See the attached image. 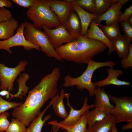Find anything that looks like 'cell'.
<instances>
[{
  "label": "cell",
  "instance_id": "30bf717a",
  "mask_svg": "<svg viewBox=\"0 0 132 132\" xmlns=\"http://www.w3.org/2000/svg\"><path fill=\"white\" fill-rule=\"evenodd\" d=\"M42 28L55 49L74 39L62 24L53 29H48L44 26H43Z\"/></svg>",
  "mask_w": 132,
  "mask_h": 132
},
{
  "label": "cell",
  "instance_id": "9a60e30c",
  "mask_svg": "<svg viewBox=\"0 0 132 132\" xmlns=\"http://www.w3.org/2000/svg\"><path fill=\"white\" fill-rule=\"evenodd\" d=\"M95 96V107L110 114L114 106L110 102L109 94L107 93L104 88L98 87L94 93Z\"/></svg>",
  "mask_w": 132,
  "mask_h": 132
},
{
  "label": "cell",
  "instance_id": "9c48e42d",
  "mask_svg": "<svg viewBox=\"0 0 132 132\" xmlns=\"http://www.w3.org/2000/svg\"><path fill=\"white\" fill-rule=\"evenodd\" d=\"M25 27V22L22 23L17 28L16 33L12 37L8 39L0 40V50H5L10 54L12 52L10 48L17 46H23L24 49L28 51L33 49L40 50L38 46L30 43L25 39L23 33Z\"/></svg>",
  "mask_w": 132,
  "mask_h": 132
},
{
  "label": "cell",
  "instance_id": "d6986e66",
  "mask_svg": "<svg viewBox=\"0 0 132 132\" xmlns=\"http://www.w3.org/2000/svg\"><path fill=\"white\" fill-rule=\"evenodd\" d=\"M55 98L52 99L49 104L31 122L29 127L27 129L26 132H41L45 123L51 117V115L48 114L45 116L43 119V117L45 113L52 105Z\"/></svg>",
  "mask_w": 132,
  "mask_h": 132
},
{
  "label": "cell",
  "instance_id": "8fae6325",
  "mask_svg": "<svg viewBox=\"0 0 132 132\" xmlns=\"http://www.w3.org/2000/svg\"><path fill=\"white\" fill-rule=\"evenodd\" d=\"M129 1L115 0L111 6L105 12L100 15H96L94 20L98 26L103 21H106V24L118 21L119 16L122 13L121 11L122 7Z\"/></svg>",
  "mask_w": 132,
  "mask_h": 132
},
{
  "label": "cell",
  "instance_id": "83f0119b",
  "mask_svg": "<svg viewBox=\"0 0 132 132\" xmlns=\"http://www.w3.org/2000/svg\"><path fill=\"white\" fill-rule=\"evenodd\" d=\"M26 126L21 121L13 118L5 132H26Z\"/></svg>",
  "mask_w": 132,
  "mask_h": 132
},
{
  "label": "cell",
  "instance_id": "4316f807",
  "mask_svg": "<svg viewBox=\"0 0 132 132\" xmlns=\"http://www.w3.org/2000/svg\"><path fill=\"white\" fill-rule=\"evenodd\" d=\"M115 0H94L95 12L96 16L101 15L111 6Z\"/></svg>",
  "mask_w": 132,
  "mask_h": 132
},
{
  "label": "cell",
  "instance_id": "60d3db41",
  "mask_svg": "<svg viewBox=\"0 0 132 132\" xmlns=\"http://www.w3.org/2000/svg\"><path fill=\"white\" fill-rule=\"evenodd\" d=\"M127 21L132 26V16L129 17L127 19Z\"/></svg>",
  "mask_w": 132,
  "mask_h": 132
},
{
  "label": "cell",
  "instance_id": "d590c367",
  "mask_svg": "<svg viewBox=\"0 0 132 132\" xmlns=\"http://www.w3.org/2000/svg\"><path fill=\"white\" fill-rule=\"evenodd\" d=\"M34 0H11L12 2L24 8L28 9L33 3Z\"/></svg>",
  "mask_w": 132,
  "mask_h": 132
},
{
  "label": "cell",
  "instance_id": "4fadbf2b",
  "mask_svg": "<svg viewBox=\"0 0 132 132\" xmlns=\"http://www.w3.org/2000/svg\"><path fill=\"white\" fill-rule=\"evenodd\" d=\"M108 68L107 73L108 76L105 79L94 83L95 87H101L105 86L113 85L118 86H132L128 82L120 80L118 77L123 74V72L120 70L114 69L113 67Z\"/></svg>",
  "mask_w": 132,
  "mask_h": 132
},
{
  "label": "cell",
  "instance_id": "74e56055",
  "mask_svg": "<svg viewBox=\"0 0 132 132\" xmlns=\"http://www.w3.org/2000/svg\"><path fill=\"white\" fill-rule=\"evenodd\" d=\"M10 94V92L7 90H3L0 91V95L3 96H6V98L7 99L9 98Z\"/></svg>",
  "mask_w": 132,
  "mask_h": 132
},
{
  "label": "cell",
  "instance_id": "277c9868",
  "mask_svg": "<svg viewBox=\"0 0 132 132\" xmlns=\"http://www.w3.org/2000/svg\"><path fill=\"white\" fill-rule=\"evenodd\" d=\"M115 64V62L111 61L100 62L90 59L87 64L86 68L79 76L74 78L69 74L66 75L64 77L62 86L67 88L76 86L80 90L86 89L89 95L93 96L96 88L91 79L95 71L102 67H113Z\"/></svg>",
  "mask_w": 132,
  "mask_h": 132
},
{
  "label": "cell",
  "instance_id": "ab89813d",
  "mask_svg": "<svg viewBox=\"0 0 132 132\" xmlns=\"http://www.w3.org/2000/svg\"><path fill=\"white\" fill-rule=\"evenodd\" d=\"M111 132H118L116 128V124H114L113 126Z\"/></svg>",
  "mask_w": 132,
  "mask_h": 132
},
{
  "label": "cell",
  "instance_id": "ffe728a7",
  "mask_svg": "<svg viewBox=\"0 0 132 132\" xmlns=\"http://www.w3.org/2000/svg\"><path fill=\"white\" fill-rule=\"evenodd\" d=\"M18 21L12 17L0 23V40L8 39L13 35L19 27Z\"/></svg>",
  "mask_w": 132,
  "mask_h": 132
},
{
  "label": "cell",
  "instance_id": "ee69618b",
  "mask_svg": "<svg viewBox=\"0 0 132 132\" xmlns=\"http://www.w3.org/2000/svg\"><path fill=\"white\" fill-rule=\"evenodd\" d=\"M87 132V130L86 131V132Z\"/></svg>",
  "mask_w": 132,
  "mask_h": 132
},
{
  "label": "cell",
  "instance_id": "8d00e7d4",
  "mask_svg": "<svg viewBox=\"0 0 132 132\" xmlns=\"http://www.w3.org/2000/svg\"><path fill=\"white\" fill-rule=\"evenodd\" d=\"M12 3L11 0H0V8H10L12 6Z\"/></svg>",
  "mask_w": 132,
  "mask_h": 132
},
{
  "label": "cell",
  "instance_id": "4dcf8cb0",
  "mask_svg": "<svg viewBox=\"0 0 132 132\" xmlns=\"http://www.w3.org/2000/svg\"><path fill=\"white\" fill-rule=\"evenodd\" d=\"M120 62L122 66L124 69H127L129 67L132 68V44L130 43L129 46V52L127 56L122 58Z\"/></svg>",
  "mask_w": 132,
  "mask_h": 132
},
{
  "label": "cell",
  "instance_id": "f35d334b",
  "mask_svg": "<svg viewBox=\"0 0 132 132\" xmlns=\"http://www.w3.org/2000/svg\"><path fill=\"white\" fill-rule=\"evenodd\" d=\"M132 128V122H128L127 124L123 125L122 127V130L123 131H125Z\"/></svg>",
  "mask_w": 132,
  "mask_h": 132
},
{
  "label": "cell",
  "instance_id": "d6a6232c",
  "mask_svg": "<svg viewBox=\"0 0 132 132\" xmlns=\"http://www.w3.org/2000/svg\"><path fill=\"white\" fill-rule=\"evenodd\" d=\"M9 113L5 112L0 115V132L6 131L10 122L8 119Z\"/></svg>",
  "mask_w": 132,
  "mask_h": 132
},
{
  "label": "cell",
  "instance_id": "3957f363",
  "mask_svg": "<svg viewBox=\"0 0 132 132\" xmlns=\"http://www.w3.org/2000/svg\"><path fill=\"white\" fill-rule=\"evenodd\" d=\"M27 18L35 28L41 30L43 26L50 29L61 25L50 7L47 0H34L26 12Z\"/></svg>",
  "mask_w": 132,
  "mask_h": 132
},
{
  "label": "cell",
  "instance_id": "ac0fdd59",
  "mask_svg": "<svg viewBox=\"0 0 132 132\" xmlns=\"http://www.w3.org/2000/svg\"><path fill=\"white\" fill-rule=\"evenodd\" d=\"M115 123L114 116L108 114L103 120L95 122L87 129V132H111Z\"/></svg>",
  "mask_w": 132,
  "mask_h": 132
},
{
  "label": "cell",
  "instance_id": "836d02e7",
  "mask_svg": "<svg viewBox=\"0 0 132 132\" xmlns=\"http://www.w3.org/2000/svg\"><path fill=\"white\" fill-rule=\"evenodd\" d=\"M12 17L11 12L5 7L0 8V23L9 20Z\"/></svg>",
  "mask_w": 132,
  "mask_h": 132
},
{
  "label": "cell",
  "instance_id": "f6af8a7d",
  "mask_svg": "<svg viewBox=\"0 0 132 132\" xmlns=\"http://www.w3.org/2000/svg\"></svg>",
  "mask_w": 132,
  "mask_h": 132
},
{
  "label": "cell",
  "instance_id": "2e32d148",
  "mask_svg": "<svg viewBox=\"0 0 132 132\" xmlns=\"http://www.w3.org/2000/svg\"><path fill=\"white\" fill-rule=\"evenodd\" d=\"M62 25L74 39L81 35L80 21L77 14L73 9Z\"/></svg>",
  "mask_w": 132,
  "mask_h": 132
},
{
  "label": "cell",
  "instance_id": "d4e9b609",
  "mask_svg": "<svg viewBox=\"0 0 132 132\" xmlns=\"http://www.w3.org/2000/svg\"><path fill=\"white\" fill-rule=\"evenodd\" d=\"M30 78L29 75L26 73H23L20 75L17 80L19 86L18 90L15 94H10V100L14 98H20L21 99L23 96L25 97L26 94L28 93L29 88L26 85V82Z\"/></svg>",
  "mask_w": 132,
  "mask_h": 132
},
{
  "label": "cell",
  "instance_id": "484cf974",
  "mask_svg": "<svg viewBox=\"0 0 132 132\" xmlns=\"http://www.w3.org/2000/svg\"><path fill=\"white\" fill-rule=\"evenodd\" d=\"M108 114L106 112L96 108L89 111L88 117L87 125L88 127L96 122L102 120Z\"/></svg>",
  "mask_w": 132,
  "mask_h": 132
},
{
  "label": "cell",
  "instance_id": "603a6c76",
  "mask_svg": "<svg viewBox=\"0 0 132 132\" xmlns=\"http://www.w3.org/2000/svg\"><path fill=\"white\" fill-rule=\"evenodd\" d=\"M89 111L88 110L82 115L80 119L74 125L69 126H60L58 127L57 132L60 128L66 132H85L87 130L88 117Z\"/></svg>",
  "mask_w": 132,
  "mask_h": 132
},
{
  "label": "cell",
  "instance_id": "52a82bcc",
  "mask_svg": "<svg viewBox=\"0 0 132 132\" xmlns=\"http://www.w3.org/2000/svg\"><path fill=\"white\" fill-rule=\"evenodd\" d=\"M28 64V62L24 60L20 61L15 67H10L0 63V89L10 92L12 91L15 80L21 72L25 71Z\"/></svg>",
  "mask_w": 132,
  "mask_h": 132
},
{
  "label": "cell",
  "instance_id": "cb8c5ba5",
  "mask_svg": "<svg viewBox=\"0 0 132 132\" xmlns=\"http://www.w3.org/2000/svg\"><path fill=\"white\" fill-rule=\"evenodd\" d=\"M98 26L111 42L121 35L120 33L119 22L118 21L109 24H106L105 25L100 24Z\"/></svg>",
  "mask_w": 132,
  "mask_h": 132
},
{
  "label": "cell",
  "instance_id": "5bb4252c",
  "mask_svg": "<svg viewBox=\"0 0 132 132\" xmlns=\"http://www.w3.org/2000/svg\"><path fill=\"white\" fill-rule=\"evenodd\" d=\"M89 26L86 36L89 39L96 40L104 43L109 48L108 54L110 55L112 53L114 50L111 42L107 38L93 20L91 22Z\"/></svg>",
  "mask_w": 132,
  "mask_h": 132
},
{
  "label": "cell",
  "instance_id": "f1b7e54d",
  "mask_svg": "<svg viewBox=\"0 0 132 132\" xmlns=\"http://www.w3.org/2000/svg\"><path fill=\"white\" fill-rule=\"evenodd\" d=\"M75 1L83 9L90 13L94 14V0H75Z\"/></svg>",
  "mask_w": 132,
  "mask_h": 132
},
{
  "label": "cell",
  "instance_id": "b9f144b4",
  "mask_svg": "<svg viewBox=\"0 0 132 132\" xmlns=\"http://www.w3.org/2000/svg\"><path fill=\"white\" fill-rule=\"evenodd\" d=\"M63 132H66V131H65Z\"/></svg>",
  "mask_w": 132,
  "mask_h": 132
},
{
  "label": "cell",
  "instance_id": "ba28073f",
  "mask_svg": "<svg viewBox=\"0 0 132 132\" xmlns=\"http://www.w3.org/2000/svg\"><path fill=\"white\" fill-rule=\"evenodd\" d=\"M70 93H66L65 97L67 100V106L70 108L69 113L67 118L64 120L58 122L57 121H53L48 122L47 124L52 126V129L54 132H57V129L60 126H69L72 125L76 123L80 119L83 114L89 109L95 107L93 104L89 105L88 99L85 97L84 99L83 106L79 110L73 109L70 104L69 98Z\"/></svg>",
  "mask_w": 132,
  "mask_h": 132
},
{
  "label": "cell",
  "instance_id": "8992f818",
  "mask_svg": "<svg viewBox=\"0 0 132 132\" xmlns=\"http://www.w3.org/2000/svg\"><path fill=\"white\" fill-rule=\"evenodd\" d=\"M110 100L115 105L110 114L114 117L116 124L132 122V98L125 96L117 97L109 94Z\"/></svg>",
  "mask_w": 132,
  "mask_h": 132
},
{
  "label": "cell",
  "instance_id": "44dd1931",
  "mask_svg": "<svg viewBox=\"0 0 132 132\" xmlns=\"http://www.w3.org/2000/svg\"><path fill=\"white\" fill-rule=\"evenodd\" d=\"M131 41L124 35H121L111 42L114 50L116 51L118 57L124 58L128 56Z\"/></svg>",
  "mask_w": 132,
  "mask_h": 132
},
{
  "label": "cell",
  "instance_id": "1f68e13d",
  "mask_svg": "<svg viewBox=\"0 0 132 132\" xmlns=\"http://www.w3.org/2000/svg\"><path fill=\"white\" fill-rule=\"evenodd\" d=\"M124 32V35L131 41L132 40V26L130 24L127 20L119 22Z\"/></svg>",
  "mask_w": 132,
  "mask_h": 132
},
{
  "label": "cell",
  "instance_id": "7c38bea8",
  "mask_svg": "<svg viewBox=\"0 0 132 132\" xmlns=\"http://www.w3.org/2000/svg\"><path fill=\"white\" fill-rule=\"evenodd\" d=\"M48 5L57 16L61 24H63L73 10L72 3L64 0H47Z\"/></svg>",
  "mask_w": 132,
  "mask_h": 132
},
{
  "label": "cell",
  "instance_id": "6da1fadb",
  "mask_svg": "<svg viewBox=\"0 0 132 132\" xmlns=\"http://www.w3.org/2000/svg\"><path fill=\"white\" fill-rule=\"evenodd\" d=\"M60 76L59 68L54 67L51 73L42 78L38 84L29 91L24 103L14 109L13 116L26 126L29 125L40 112L44 104L56 95Z\"/></svg>",
  "mask_w": 132,
  "mask_h": 132
},
{
  "label": "cell",
  "instance_id": "7a4b0ae2",
  "mask_svg": "<svg viewBox=\"0 0 132 132\" xmlns=\"http://www.w3.org/2000/svg\"><path fill=\"white\" fill-rule=\"evenodd\" d=\"M107 48L106 45L100 41L81 35L55 50L63 61L87 64L90 60Z\"/></svg>",
  "mask_w": 132,
  "mask_h": 132
},
{
  "label": "cell",
  "instance_id": "5b68a950",
  "mask_svg": "<svg viewBox=\"0 0 132 132\" xmlns=\"http://www.w3.org/2000/svg\"><path fill=\"white\" fill-rule=\"evenodd\" d=\"M23 34L26 39L30 43L38 46L46 56L63 61L56 53L44 31L35 28L32 24L25 22Z\"/></svg>",
  "mask_w": 132,
  "mask_h": 132
},
{
  "label": "cell",
  "instance_id": "f546056e",
  "mask_svg": "<svg viewBox=\"0 0 132 132\" xmlns=\"http://www.w3.org/2000/svg\"><path fill=\"white\" fill-rule=\"evenodd\" d=\"M22 103V102L17 103L7 101L2 99L0 95V115L9 110L20 106Z\"/></svg>",
  "mask_w": 132,
  "mask_h": 132
},
{
  "label": "cell",
  "instance_id": "e575fe53",
  "mask_svg": "<svg viewBox=\"0 0 132 132\" xmlns=\"http://www.w3.org/2000/svg\"><path fill=\"white\" fill-rule=\"evenodd\" d=\"M132 16V5L125 9L124 12L122 13L119 16L118 22H119L124 21L127 20L130 16Z\"/></svg>",
  "mask_w": 132,
  "mask_h": 132
},
{
  "label": "cell",
  "instance_id": "7bdbcfd3",
  "mask_svg": "<svg viewBox=\"0 0 132 132\" xmlns=\"http://www.w3.org/2000/svg\"></svg>",
  "mask_w": 132,
  "mask_h": 132
},
{
  "label": "cell",
  "instance_id": "7402d4cb",
  "mask_svg": "<svg viewBox=\"0 0 132 132\" xmlns=\"http://www.w3.org/2000/svg\"><path fill=\"white\" fill-rule=\"evenodd\" d=\"M66 93L63 89L61 90L60 95L57 93L51 106L55 113L57 116L64 119H66L68 114L64 103V99Z\"/></svg>",
  "mask_w": 132,
  "mask_h": 132
},
{
  "label": "cell",
  "instance_id": "e0dca14e",
  "mask_svg": "<svg viewBox=\"0 0 132 132\" xmlns=\"http://www.w3.org/2000/svg\"><path fill=\"white\" fill-rule=\"evenodd\" d=\"M73 9L77 13L81 25V35L86 36L90 23L94 20L96 15L90 13L81 8L75 1L72 3Z\"/></svg>",
  "mask_w": 132,
  "mask_h": 132
}]
</instances>
